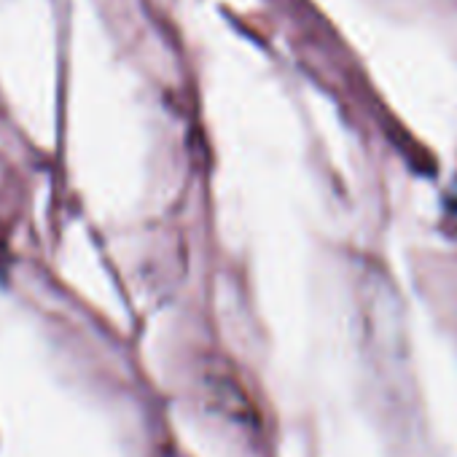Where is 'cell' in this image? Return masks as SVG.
Listing matches in <instances>:
<instances>
[]
</instances>
